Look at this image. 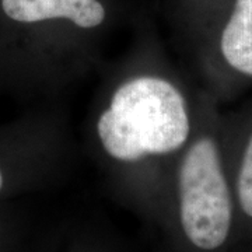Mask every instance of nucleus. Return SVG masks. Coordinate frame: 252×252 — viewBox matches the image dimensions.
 Instances as JSON below:
<instances>
[{
	"label": "nucleus",
	"mask_w": 252,
	"mask_h": 252,
	"mask_svg": "<svg viewBox=\"0 0 252 252\" xmlns=\"http://www.w3.org/2000/svg\"><path fill=\"white\" fill-rule=\"evenodd\" d=\"M6 16L18 23L66 18L81 28L99 26L105 9L98 0H1Z\"/></svg>",
	"instance_id": "3"
},
{
	"label": "nucleus",
	"mask_w": 252,
	"mask_h": 252,
	"mask_svg": "<svg viewBox=\"0 0 252 252\" xmlns=\"http://www.w3.org/2000/svg\"><path fill=\"white\" fill-rule=\"evenodd\" d=\"M235 190L241 210L252 219V127L244 142L238 158Z\"/></svg>",
	"instance_id": "5"
},
{
	"label": "nucleus",
	"mask_w": 252,
	"mask_h": 252,
	"mask_svg": "<svg viewBox=\"0 0 252 252\" xmlns=\"http://www.w3.org/2000/svg\"><path fill=\"white\" fill-rule=\"evenodd\" d=\"M181 223L189 241L200 250L225 243L233 221V202L221 149L202 136L188 149L180 168Z\"/></svg>",
	"instance_id": "2"
},
{
	"label": "nucleus",
	"mask_w": 252,
	"mask_h": 252,
	"mask_svg": "<svg viewBox=\"0 0 252 252\" xmlns=\"http://www.w3.org/2000/svg\"><path fill=\"white\" fill-rule=\"evenodd\" d=\"M219 52L230 70L252 79V0H234L219 36Z\"/></svg>",
	"instance_id": "4"
},
{
	"label": "nucleus",
	"mask_w": 252,
	"mask_h": 252,
	"mask_svg": "<svg viewBox=\"0 0 252 252\" xmlns=\"http://www.w3.org/2000/svg\"><path fill=\"white\" fill-rule=\"evenodd\" d=\"M97 130L105 152L121 161L172 153L188 140L187 102L167 80L137 77L115 91Z\"/></svg>",
	"instance_id": "1"
},
{
	"label": "nucleus",
	"mask_w": 252,
	"mask_h": 252,
	"mask_svg": "<svg viewBox=\"0 0 252 252\" xmlns=\"http://www.w3.org/2000/svg\"><path fill=\"white\" fill-rule=\"evenodd\" d=\"M1 185H3V175H1V172H0V189H1Z\"/></svg>",
	"instance_id": "6"
}]
</instances>
